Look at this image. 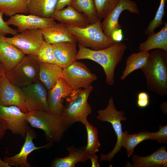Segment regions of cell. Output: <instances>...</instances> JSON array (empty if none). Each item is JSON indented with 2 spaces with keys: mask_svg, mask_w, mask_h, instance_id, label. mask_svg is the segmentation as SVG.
I'll list each match as a JSON object with an SVG mask.
<instances>
[{
  "mask_svg": "<svg viewBox=\"0 0 167 167\" xmlns=\"http://www.w3.org/2000/svg\"><path fill=\"white\" fill-rule=\"evenodd\" d=\"M69 154L67 156L62 158L57 157L52 161L50 167H75L79 162H85L89 159L90 155L85 149V146L79 148L74 146L67 147Z\"/></svg>",
  "mask_w": 167,
  "mask_h": 167,
  "instance_id": "7402d4cb",
  "label": "cell"
},
{
  "mask_svg": "<svg viewBox=\"0 0 167 167\" xmlns=\"http://www.w3.org/2000/svg\"><path fill=\"white\" fill-rule=\"evenodd\" d=\"M26 120L33 127L43 131L49 142H59L68 129L60 117L51 112L35 110L28 112Z\"/></svg>",
  "mask_w": 167,
  "mask_h": 167,
  "instance_id": "277c9868",
  "label": "cell"
},
{
  "mask_svg": "<svg viewBox=\"0 0 167 167\" xmlns=\"http://www.w3.org/2000/svg\"><path fill=\"white\" fill-rule=\"evenodd\" d=\"M71 0H58L55 11L62 9L69 5Z\"/></svg>",
  "mask_w": 167,
  "mask_h": 167,
  "instance_id": "74e56055",
  "label": "cell"
},
{
  "mask_svg": "<svg viewBox=\"0 0 167 167\" xmlns=\"http://www.w3.org/2000/svg\"><path fill=\"white\" fill-rule=\"evenodd\" d=\"M0 105L15 106L23 112H28L21 88L15 86L9 80L3 69L0 83Z\"/></svg>",
  "mask_w": 167,
  "mask_h": 167,
  "instance_id": "7c38bea8",
  "label": "cell"
},
{
  "mask_svg": "<svg viewBox=\"0 0 167 167\" xmlns=\"http://www.w3.org/2000/svg\"><path fill=\"white\" fill-rule=\"evenodd\" d=\"M97 119L102 122H109L111 124L116 134L117 140L116 144L113 149L107 154L101 153L100 160L110 161L115 155L120 152L122 147L123 132L122 131L121 122L127 119L124 116L125 113L122 110L118 111L116 108L113 97L108 101L106 107L98 110Z\"/></svg>",
  "mask_w": 167,
  "mask_h": 167,
  "instance_id": "8992f818",
  "label": "cell"
},
{
  "mask_svg": "<svg viewBox=\"0 0 167 167\" xmlns=\"http://www.w3.org/2000/svg\"><path fill=\"white\" fill-rule=\"evenodd\" d=\"M55 64L62 69L75 61L77 53L76 43L63 42L52 44Z\"/></svg>",
  "mask_w": 167,
  "mask_h": 167,
  "instance_id": "d6986e66",
  "label": "cell"
},
{
  "mask_svg": "<svg viewBox=\"0 0 167 167\" xmlns=\"http://www.w3.org/2000/svg\"><path fill=\"white\" fill-rule=\"evenodd\" d=\"M39 80L48 90L55 85L59 78L62 77L63 69L55 63L39 61Z\"/></svg>",
  "mask_w": 167,
  "mask_h": 167,
  "instance_id": "603a6c76",
  "label": "cell"
},
{
  "mask_svg": "<svg viewBox=\"0 0 167 167\" xmlns=\"http://www.w3.org/2000/svg\"><path fill=\"white\" fill-rule=\"evenodd\" d=\"M148 35L146 40L140 44L138 48L139 51L148 52L152 49H160L167 51V22L159 32Z\"/></svg>",
  "mask_w": 167,
  "mask_h": 167,
  "instance_id": "cb8c5ba5",
  "label": "cell"
},
{
  "mask_svg": "<svg viewBox=\"0 0 167 167\" xmlns=\"http://www.w3.org/2000/svg\"><path fill=\"white\" fill-rule=\"evenodd\" d=\"M111 38L115 42H120L123 38V36L121 29L113 32L112 34Z\"/></svg>",
  "mask_w": 167,
  "mask_h": 167,
  "instance_id": "8d00e7d4",
  "label": "cell"
},
{
  "mask_svg": "<svg viewBox=\"0 0 167 167\" xmlns=\"http://www.w3.org/2000/svg\"><path fill=\"white\" fill-rule=\"evenodd\" d=\"M140 69L148 90L161 96L167 95V51L155 49L149 53L146 64Z\"/></svg>",
  "mask_w": 167,
  "mask_h": 167,
  "instance_id": "7a4b0ae2",
  "label": "cell"
},
{
  "mask_svg": "<svg viewBox=\"0 0 167 167\" xmlns=\"http://www.w3.org/2000/svg\"><path fill=\"white\" fill-rule=\"evenodd\" d=\"M159 131L156 132H152L150 139L156 140L160 143H167V126L160 125Z\"/></svg>",
  "mask_w": 167,
  "mask_h": 167,
  "instance_id": "836d02e7",
  "label": "cell"
},
{
  "mask_svg": "<svg viewBox=\"0 0 167 167\" xmlns=\"http://www.w3.org/2000/svg\"><path fill=\"white\" fill-rule=\"evenodd\" d=\"M152 132L147 131L130 134L127 131L123 132L122 147L126 149L128 157H130L134 152L135 148L142 141L150 139Z\"/></svg>",
  "mask_w": 167,
  "mask_h": 167,
  "instance_id": "484cf974",
  "label": "cell"
},
{
  "mask_svg": "<svg viewBox=\"0 0 167 167\" xmlns=\"http://www.w3.org/2000/svg\"><path fill=\"white\" fill-rule=\"evenodd\" d=\"M62 78L73 90L88 88L97 79L84 63L75 60L63 69Z\"/></svg>",
  "mask_w": 167,
  "mask_h": 167,
  "instance_id": "ba28073f",
  "label": "cell"
},
{
  "mask_svg": "<svg viewBox=\"0 0 167 167\" xmlns=\"http://www.w3.org/2000/svg\"><path fill=\"white\" fill-rule=\"evenodd\" d=\"M69 5L84 14L88 18L90 24L95 23L100 19L97 15L94 0H71Z\"/></svg>",
  "mask_w": 167,
  "mask_h": 167,
  "instance_id": "83f0119b",
  "label": "cell"
},
{
  "mask_svg": "<svg viewBox=\"0 0 167 167\" xmlns=\"http://www.w3.org/2000/svg\"><path fill=\"white\" fill-rule=\"evenodd\" d=\"M87 135V143L85 149L89 154H96L99 151L101 144L98 138L97 129L88 121L84 125Z\"/></svg>",
  "mask_w": 167,
  "mask_h": 167,
  "instance_id": "f546056e",
  "label": "cell"
},
{
  "mask_svg": "<svg viewBox=\"0 0 167 167\" xmlns=\"http://www.w3.org/2000/svg\"><path fill=\"white\" fill-rule=\"evenodd\" d=\"M27 0H0V9L10 17L17 14H29Z\"/></svg>",
  "mask_w": 167,
  "mask_h": 167,
  "instance_id": "f1b7e54d",
  "label": "cell"
},
{
  "mask_svg": "<svg viewBox=\"0 0 167 167\" xmlns=\"http://www.w3.org/2000/svg\"><path fill=\"white\" fill-rule=\"evenodd\" d=\"M58 0H27L29 14L50 18L55 11Z\"/></svg>",
  "mask_w": 167,
  "mask_h": 167,
  "instance_id": "d4e9b609",
  "label": "cell"
},
{
  "mask_svg": "<svg viewBox=\"0 0 167 167\" xmlns=\"http://www.w3.org/2000/svg\"><path fill=\"white\" fill-rule=\"evenodd\" d=\"M36 137V134L33 130L28 126L26 129L25 142L19 153L11 157H5L3 160L11 166L31 167V165L27 160L28 155L35 150L49 148L52 146L53 143L51 142H49L43 146H36L33 142V139Z\"/></svg>",
  "mask_w": 167,
  "mask_h": 167,
  "instance_id": "5bb4252c",
  "label": "cell"
},
{
  "mask_svg": "<svg viewBox=\"0 0 167 167\" xmlns=\"http://www.w3.org/2000/svg\"><path fill=\"white\" fill-rule=\"evenodd\" d=\"M21 89L28 112L35 110L51 112L47 101V89L40 80Z\"/></svg>",
  "mask_w": 167,
  "mask_h": 167,
  "instance_id": "30bf717a",
  "label": "cell"
},
{
  "mask_svg": "<svg viewBox=\"0 0 167 167\" xmlns=\"http://www.w3.org/2000/svg\"><path fill=\"white\" fill-rule=\"evenodd\" d=\"M167 102H164L160 105V108L162 112L165 114H167Z\"/></svg>",
  "mask_w": 167,
  "mask_h": 167,
  "instance_id": "60d3db41",
  "label": "cell"
},
{
  "mask_svg": "<svg viewBox=\"0 0 167 167\" xmlns=\"http://www.w3.org/2000/svg\"><path fill=\"white\" fill-rule=\"evenodd\" d=\"M6 130L0 122V140L2 138L6 133Z\"/></svg>",
  "mask_w": 167,
  "mask_h": 167,
  "instance_id": "ab89813d",
  "label": "cell"
},
{
  "mask_svg": "<svg viewBox=\"0 0 167 167\" xmlns=\"http://www.w3.org/2000/svg\"><path fill=\"white\" fill-rule=\"evenodd\" d=\"M3 12L0 9V34L4 36L7 34H10L13 36L17 34L18 33L17 30L14 29L9 27L6 22L3 20Z\"/></svg>",
  "mask_w": 167,
  "mask_h": 167,
  "instance_id": "e575fe53",
  "label": "cell"
},
{
  "mask_svg": "<svg viewBox=\"0 0 167 167\" xmlns=\"http://www.w3.org/2000/svg\"><path fill=\"white\" fill-rule=\"evenodd\" d=\"M78 46L75 60L87 59L97 62L104 70L106 83L109 85H114L115 70L122 60L127 46L121 42H116L107 48L98 50L86 48L79 44Z\"/></svg>",
  "mask_w": 167,
  "mask_h": 167,
  "instance_id": "6da1fadb",
  "label": "cell"
},
{
  "mask_svg": "<svg viewBox=\"0 0 167 167\" xmlns=\"http://www.w3.org/2000/svg\"><path fill=\"white\" fill-rule=\"evenodd\" d=\"M38 29L44 40L51 44L66 41L77 42L74 36L64 24L56 23L49 27Z\"/></svg>",
  "mask_w": 167,
  "mask_h": 167,
  "instance_id": "44dd1931",
  "label": "cell"
},
{
  "mask_svg": "<svg viewBox=\"0 0 167 167\" xmlns=\"http://www.w3.org/2000/svg\"><path fill=\"white\" fill-rule=\"evenodd\" d=\"M165 0H161L159 7L155 16L151 21L145 30V34L148 35L154 32L155 29L163 24Z\"/></svg>",
  "mask_w": 167,
  "mask_h": 167,
  "instance_id": "d6a6232c",
  "label": "cell"
},
{
  "mask_svg": "<svg viewBox=\"0 0 167 167\" xmlns=\"http://www.w3.org/2000/svg\"><path fill=\"white\" fill-rule=\"evenodd\" d=\"M149 104V96L145 92H139L137 96V105L138 107L143 108L147 107Z\"/></svg>",
  "mask_w": 167,
  "mask_h": 167,
  "instance_id": "d590c367",
  "label": "cell"
},
{
  "mask_svg": "<svg viewBox=\"0 0 167 167\" xmlns=\"http://www.w3.org/2000/svg\"><path fill=\"white\" fill-rule=\"evenodd\" d=\"M47 101L51 112L60 117L66 98L73 90L62 77L59 78L55 85L48 90Z\"/></svg>",
  "mask_w": 167,
  "mask_h": 167,
  "instance_id": "2e32d148",
  "label": "cell"
},
{
  "mask_svg": "<svg viewBox=\"0 0 167 167\" xmlns=\"http://www.w3.org/2000/svg\"><path fill=\"white\" fill-rule=\"evenodd\" d=\"M5 40L15 46L26 55H36L44 40L39 29H28Z\"/></svg>",
  "mask_w": 167,
  "mask_h": 167,
  "instance_id": "8fae6325",
  "label": "cell"
},
{
  "mask_svg": "<svg viewBox=\"0 0 167 167\" xmlns=\"http://www.w3.org/2000/svg\"><path fill=\"white\" fill-rule=\"evenodd\" d=\"M8 163L2 160L0 157V167H11Z\"/></svg>",
  "mask_w": 167,
  "mask_h": 167,
  "instance_id": "b9f144b4",
  "label": "cell"
},
{
  "mask_svg": "<svg viewBox=\"0 0 167 167\" xmlns=\"http://www.w3.org/2000/svg\"><path fill=\"white\" fill-rule=\"evenodd\" d=\"M149 55L148 52L139 51L132 54L127 58L126 66L120 79L124 80L130 74L140 69L146 64Z\"/></svg>",
  "mask_w": 167,
  "mask_h": 167,
  "instance_id": "4316f807",
  "label": "cell"
},
{
  "mask_svg": "<svg viewBox=\"0 0 167 167\" xmlns=\"http://www.w3.org/2000/svg\"><path fill=\"white\" fill-rule=\"evenodd\" d=\"M66 26L78 44L85 47L98 50L107 48L116 43L105 34L100 19L95 23L84 27Z\"/></svg>",
  "mask_w": 167,
  "mask_h": 167,
  "instance_id": "5b68a950",
  "label": "cell"
},
{
  "mask_svg": "<svg viewBox=\"0 0 167 167\" xmlns=\"http://www.w3.org/2000/svg\"><path fill=\"white\" fill-rule=\"evenodd\" d=\"M39 61L36 55H26L22 61L5 75L13 84L19 88L29 85L39 78Z\"/></svg>",
  "mask_w": 167,
  "mask_h": 167,
  "instance_id": "52a82bcc",
  "label": "cell"
},
{
  "mask_svg": "<svg viewBox=\"0 0 167 167\" xmlns=\"http://www.w3.org/2000/svg\"><path fill=\"white\" fill-rule=\"evenodd\" d=\"M127 10L130 12L138 14L139 11L135 2L132 0H119L114 8L101 23L103 31L108 37L111 38L113 32L121 29L118 19L122 12Z\"/></svg>",
  "mask_w": 167,
  "mask_h": 167,
  "instance_id": "4fadbf2b",
  "label": "cell"
},
{
  "mask_svg": "<svg viewBox=\"0 0 167 167\" xmlns=\"http://www.w3.org/2000/svg\"><path fill=\"white\" fill-rule=\"evenodd\" d=\"M166 147L162 146L151 155L141 156L135 154L131 158L132 164L127 163L125 167H149L167 166V152Z\"/></svg>",
  "mask_w": 167,
  "mask_h": 167,
  "instance_id": "ffe728a7",
  "label": "cell"
},
{
  "mask_svg": "<svg viewBox=\"0 0 167 167\" xmlns=\"http://www.w3.org/2000/svg\"><path fill=\"white\" fill-rule=\"evenodd\" d=\"M0 34V63L5 72L11 71L24 59L26 54L12 44L6 41Z\"/></svg>",
  "mask_w": 167,
  "mask_h": 167,
  "instance_id": "e0dca14e",
  "label": "cell"
},
{
  "mask_svg": "<svg viewBox=\"0 0 167 167\" xmlns=\"http://www.w3.org/2000/svg\"><path fill=\"white\" fill-rule=\"evenodd\" d=\"M50 17L66 25L82 27L90 24L88 18L84 14L70 5L62 9L55 11Z\"/></svg>",
  "mask_w": 167,
  "mask_h": 167,
  "instance_id": "ac0fdd59",
  "label": "cell"
},
{
  "mask_svg": "<svg viewBox=\"0 0 167 167\" xmlns=\"http://www.w3.org/2000/svg\"><path fill=\"white\" fill-rule=\"evenodd\" d=\"M119 0H94L96 12L100 19H104L114 8Z\"/></svg>",
  "mask_w": 167,
  "mask_h": 167,
  "instance_id": "1f68e13d",
  "label": "cell"
},
{
  "mask_svg": "<svg viewBox=\"0 0 167 167\" xmlns=\"http://www.w3.org/2000/svg\"><path fill=\"white\" fill-rule=\"evenodd\" d=\"M7 24L17 28L18 32L28 29H38L50 27L56 23L52 18H43L29 14H17L10 17L6 21Z\"/></svg>",
  "mask_w": 167,
  "mask_h": 167,
  "instance_id": "9a60e30c",
  "label": "cell"
},
{
  "mask_svg": "<svg viewBox=\"0 0 167 167\" xmlns=\"http://www.w3.org/2000/svg\"><path fill=\"white\" fill-rule=\"evenodd\" d=\"M89 159L91 161L92 167H100V165L98 161V157L96 154L90 155Z\"/></svg>",
  "mask_w": 167,
  "mask_h": 167,
  "instance_id": "f35d334b",
  "label": "cell"
},
{
  "mask_svg": "<svg viewBox=\"0 0 167 167\" xmlns=\"http://www.w3.org/2000/svg\"><path fill=\"white\" fill-rule=\"evenodd\" d=\"M93 89L91 85L86 89L73 90L66 98L60 117L67 129L76 122L85 125L88 121L87 117L92 112L88 101Z\"/></svg>",
  "mask_w": 167,
  "mask_h": 167,
  "instance_id": "3957f363",
  "label": "cell"
},
{
  "mask_svg": "<svg viewBox=\"0 0 167 167\" xmlns=\"http://www.w3.org/2000/svg\"><path fill=\"white\" fill-rule=\"evenodd\" d=\"M26 114L16 106L0 105V122L6 130H9L13 134L24 138L28 126Z\"/></svg>",
  "mask_w": 167,
  "mask_h": 167,
  "instance_id": "9c48e42d",
  "label": "cell"
},
{
  "mask_svg": "<svg viewBox=\"0 0 167 167\" xmlns=\"http://www.w3.org/2000/svg\"><path fill=\"white\" fill-rule=\"evenodd\" d=\"M3 69V68L1 64L0 63V83L1 77V75H2V71Z\"/></svg>",
  "mask_w": 167,
  "mask_h": 167,
  "instance_id": "7bdbcfd3",
  "label": "cell"
},
{
  "mask_svg": "<svg viewBox=\"0 0 167 167\" xmlns=\"http://www.w3.org/2000/svg\"><path fill=\"white\" fill-rule=\"evenodd\" d=\"M36 55L40 62L55 64L52 44L44 40L42 42Z\"/></svg>",
  "mask_w": 167,
  "mask_h": 167,
  "instance_id": "4dcf8cb0",
  "label": "cell"
}]
</instances>
